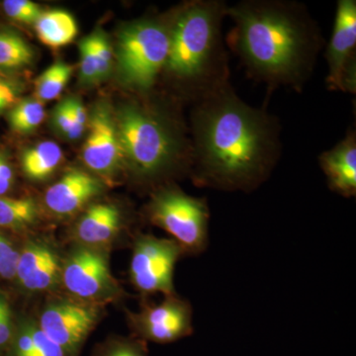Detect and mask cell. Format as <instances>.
<instances>
[{
    "mask_svg": "<svg viewBox=\"0 0 356 356\" xmlns=\"http://www.w3.org/2000/svg\"><path fill=\"white\" fill-rule=\"evenodd\" d=\"M191 127V173L199 187L248 193L280 161L277 118L243 102L229 83L196 102Z\"/></svg>",
    "mask_w": 356,
    "mask_h": 356,
    "instance_id": "6da1fadb",
    "label": "cell"
},
{
    "mask_svg": "<svg viewBox=\"0 0 356 356\" xmlns=\"http://www.w3.org/2000/svg\"><path fill=\"white\" fill-rule=\"evenodd\" d=\"M234 26L228 43L248 76L268 88L301 91L324 44L322 31L304 4L243 0L228 6Z\"/></svg>",
    "mask_w": 356,
    "mask_h": 356,
    "instance_id": "7a4b0ae2",
    "label": "cell"
},
{
    "mask_svg": "<svg viewBox=\"0 0 356 356\" xmlns=\"http://www.w3.org/2000/svg\"><path fill=\"white\" fill-rule=\"evenodd\" d=\"M227 9L221 0H195L180 7L173 23L163 72L195 102L229 83L222 31Z\"/></svg>",
    "mask_w": 356,
    "mask_h": 356,
    "instance_id": "3957f363",
    "label": "cell"
},
{
    "mask_svg": "<svg viewBox=\"0 0 356 356\" xmlns=\"http://www.w3.org/2000/svg\"><path fill=\"white\" fill-rule=\"evenodd\" d=\"M124 163L143 182H154L184 170L191 172V140L165 115L125 104L115 118Z\"/></svg>",
    "mask_w": 356,
    "mask_h": 356,
    "instance_id": "277c9868",
    "label": "cell"
},
{
    "mask_svg": "<svg viewBox=\"0 0 356 356\" xmlns=\"http://www.w3.org/2000/svg\"><path fill=\"white\" fill-rule=\"evenodd\" d=\"M178 10L168 21L146 18L122 28L117 41V72L126 88L140 92L154 88L165 70Z\"/></svg>",
    "mask_w": 356,
    "mask_h": 356,
    "instance_id": "5b68a950",
    "label": "cell"
},
{
    "mask_svg": "<svg viewBox=\"0 0 356 356\" xmlns=\"http://www.w3.org/2000/svg\"><path fill=\"white\" fill-rule=\"evenodd\" d=\"M146 213L149 222L172 236L184 255H200L207 250L210 209L205 198L168 184L154 192Z\"/></svg>",
    "mask_w": 356,
    "mask_h": 356,
    "instance_id": "8992f818",
    "label": "cell"
},
{
    "mask_svg": "<svg viewBox=\"0 0 356 356\" xmlns=\"http://www.w3.org/2000/svg\"><path fill=\"white\" fill-rule=\"evenodd\" d=\"M105 250L77 245L63 261L62 285L74 299L102 307L123 298Z\"/></svg>",
    "mask_w": 356,
    "mask_h": 356,
    "instance_id": "52a82bcc",
    "label": "cell"
},
{
    "mask_svg": "<svg viewBox=\"0 0 356 356\" xmlns=\"http://www.w3.org/2000/svg\"><path fill=\"white\" fill-rule=\"evenodd\" d=\"M184 252L172 238L139 234L133 243L130 275L134 288L143 296L177 294L175 269Z\"/></svg>",
    "mask_w": 356,
    "mask_h": 356,
    "instance_id": "ba28073f",
    "label": "cell"
},
{
    "mask_svg": "<svg viewBox=\"0 0 356 356\" xmlns=\"http://www.w3.org/2000/svg\"><path fill=\"white\" fill-rule=\"evenodd\" d=\"M102 307L79 300L51 302L40 314L39 327L67 356H79L102 317Z\"/></svg>",
    "mask_w": 356,
    "mask_h": 356,
    "instance_id": "9c48e42d",
    "label": "cell"
},
{
    "mask_svg": "<svg viewBox=\"0 0 356 356\" xmlns=\"http://www.w3.org/2000/svg\"><path fill=\"white\" fill-rule=\"evenodd\" d=\"M127 318L133 337L146 343H175L194 332L191 303L177 294L159 304H145L139 312L128 311Z\"/></svg>",
    "mask_w": 356,
    "mask_h": 356,
    "instance_id": "30bf717a",
    "label": "cell"
},
{
    "mask_svg": "<svg viewBox=\"0 0 356 356\" xmlns=\"http://www.w3.org/2000/svg\"><path fill=\"white\" fill-rule=\"evenodd\" d=\"M356 1L339 0L331 40L325 51L327 86L332 91L355 95Z\"/></svg>",
    "mask_w": 356,
    "mask_h": 356,
    "instance_id": "8fae6325",
    "label": "cell"
},
{
    "mask_svg": "<svg viewBox=\"0 0 356 356\" xmlns=\"http://www.w3.org/2000/svg\"><path fill=\"white\" fill-rule=\"evenodd\" d=\"M63 261L50 242L28 241L20 250L14 280L27 293L53 291L62 284Z\"/></svg>",
    "mask_w": 356,
    "mask_h": 356,
    "instance_id": "7c38bea8",
    "label": "cell"
},
{
    "mask_svg": "<svg viewBox=\"0 0 356 356\" xmlns=\"http://www.w3.org/2000/svg\"><path fill=\"white\" fill-rule=\"evenodd\" d=\"M83 159L88 168L102 177L116 175L123 163L116 123L106 105H99L92 113Z\"/></svg>",
    "mask_w": 356,
    "mask_h": 356,
    "instance_id": "4fadbf2b",
    "label": "cell"
},
{
    "mask_svg": "<svg viewBox=\"0 0 356 356\" xmlns=\"http://www.w3.org/2000/svg\"><path fill=\"white\" fill-rule=\"evenodd\" d=\"M103 188L99 178L83 170H72L47 189L44 205L57 216H72L100 195Z\"/></svg>",
    "mask_w": 356,
    "mask_h": 356,
    "instance_id": "5bb4252c",
    "label": "cell"
},
{
    "mask_svg": "<svg viewBox=\"0 0 356 356\" xmlns=\"http://www.w3.org/2000/svg\"><path fill=\"white\" fill-rule=\"evenodd\" d=\"M123 226V212L118 205L92 204L77 221L74 236L79 245L105 250L119 236Z\"/></svg>",
    "mask_w": 356,
    "mask_h": 356,
    "instance_id": "9a60e30c",
    "label": "cell"
},
{
    "mask_svg": "<svg viewBox=\"0 0 356 356\" xmlns=\"http://www.w3.org/2000/svg\"><path fill=\"white\" fill-rule=\"evenodd\" d=\"M327 186L344 198L356 196V134L348 131L336 146L318 156Z\"/></svg>",
    "mask_w": 356,
    "mask_h": 356,
    "instance_id": "2e32d148",
    "label": "cell"
},
{
    "mask_svg": "<svg viewBox=\"0 0 356 356\" xmlns=\"http://www.w3.org/2000/svg\"><path fill=\"white\" fill-rule=\"evenodd\" d=\"M7 356H67L64 350L49 339L37 320H24L15 327Z\"/></svg>",
    "mask_w": 356,
    "mask_h": 356,
    "instance_id": "e0dca14e",
    "label": "cell"
},
{
    "mask_svg": "<svg viewBox=\"0 0 356 356\" xmlns=\"http://www.w3.org/2000/svg\"><path fill=\"white\" fill-rule=\"evenodd\" d=\"M37 36L49 48L60 49L76 39L77 24L72 14L63 10L42 13L35 23Z\"/></svg>",
    "mask_w": 356,
    "mask_h": 356,
    "instance_id": "ac0fdd59",
    "label": "cell"
},
{
    "mask_svg": "<svg viewBox=\"0 0 356 356\" xmlns=\"http://www.w3.org/2000/svg\"><path fill=\"white\" fill-rule=\"evenodd\" d=\"M63 161V152L56 143L46 140L26 149L22 156V170L33 181H43L51 177Z\"/></svg>",
    "mask_w": 356,
    "mask_h": 356,
    "instance_id": "d6986e66",
    "label": "cell"
},
{
    "mask_svg": "<svg viewBox=\"0 0 356 356\" xmlns=\"http://www.w3.org/2000/svg\"><path fill=\"white\" fill-rule=\"evenodd\" d=\"M39 219V208L31 198L0 197V227L24 231Z\"/></svg>",
    "mask_w": 356,
    "mask_h": 356,
    "instance_id": "ffe728a7",
    "label": "cell"
},
{
    "mask_svg": "<svg viewBox=\"0 0 356 356\" xmlns=\"http://www.w3.org/2000/svg\"><path fill=\"white\" fill-rule=\"evenodd\" d=\"M33 58L34 51L24 39L14 33L0 32V69H22Z\"/></svg>",
    "mask_w": 356,
    "mask_h": 356,
    "instance_id": "44dd1931",
    "label": "cell"
},
{
    "mask_svg": "<svg viewBox=\"0 0 356 356\" xmlns=\"http://www.w3.org/2000/svg\"><path fill=\"white\" fill-rule=\"evenodd\" d=\"M74 67L57 62L50 65L36 81V95L40 102L56 99L69 83Z\"/></svg>",
    "mask_w": 356,
    "mask_h": 356,
    "instance_id": "7402d4cb",
    "label": "cell"
},
{
    "mask_svg": "<svg viewBox=\"0 0 356 356\" xmlns=\"http://www.w3.org/2000/svg\"><path fill=\"white\" fill-rule=\"evenodd\" d=\"M46 112L44 105L37 99H25L14 106L9 113V124L14 132L31 133L41 125Z\"/></svg>",
    "mask_w": 356,
    "mask_h": 356,
    "instance_id": "603a6c76",
    "label": "cell"
},
{
    "mask_svg": "<svg viewBox=\"0 0 356 356\" xmlns=\"http://www.w3.org/2000/svg\"><path fill=\"white\" fill-rule=\"evenodd\" d=\"M92 356H149L146 341L135 337H110L96 344Z\"/></svg>",
    "mask_w": 356,
    "mask_h": 356,
    "instance_id": "cb8c5ba5",
    "label": "cell"
},
{
    "mask_svg": "<svg viewBox=\"0 0 356 356\" xmlns=\"http://www.w3.org/2000/svg\"><path fill=\"white\" fill-rule=\"evenodd\" d=\"M96 67H97L98 81L106 79L112 67V49L106 35L102 30H96L89 35Z\"/></svg>",
    "mask_w": 356,
    "mask_h": 356,
    "instance_id": "d4e9b609",
    "label": "cell"
},
{
    "mask_svg": "<svg viewBox=\"0 0 356 356\" xmlns=\"http://www.w3.org/2000/svg\"><path fill=\"white\" fill-rule=\"evenodd\" d=\"M3 9L4 13L11 19L25 24L36 23L43 13L38 4L29 0H6L3 2Z\"/></svg>",
    "mask_w": 356,
    "mask_h": 356,
    "instance_id": "484cf974",
    "label": "cell"
},
{
    "mask_svg": "<svg viewBox=\"0 0 356 356\" xmlns=\"http://www.w3.org/2000/svg\"><path fill=\"white\" fill-rule=\"evenodd\" d=\"M53 121L54 125H55L58 132L69 140L79 139V138L83 136L84 131H86V129L77 125L76 121L72 118L65 100L56 107L55 112H54Z\"/></svg>",
    "mask_w": 356,
    "mask_h": 356,
    "instance_id": "4316f807",
    "label": "cell"
},
{
    "mask_svg": "<svg viewBox=\"0 0 356 356\" xmlns=\"http://www.w3.org/2000/svg\"><path fill=\"white\" fill-rule=\"evenodd\" d=\"M19 254L20 250L14 247L13 242L0 233V277L3 280L15 278Z\"/></svg>",
    "mask_w": 356,
    "mask_h": 356,
    "instance_id": "83f0119b",
    "label": "cell"
},
{
    "mask_svg": "<svg viewBox=\"0 0 356 356\" xmlns=\"http://www.w3.org/2000/svg\"><path fill=\"white\" fill-rule=\"evenodd\" d=\"M81 53V81L83 84L98 83L97 67L89 37L79 44Z\"/></svg>",
    "mask_w": 356,
    "mask_h": 356,
    "instance_id": "f1b7e54d",
    "label": "cell"
},
{
    "mask_svg": "<svg viewBox=\"0 0 356 356\" xmlns=\"http://www.w3.org/2000/svg\"><path fill=\"white\" fill-rule=\"evenodd\" d=\"M15 331L10 306L3 296L0 299V355L7 350Z\"/></svg>",
    "mask_w": 356,
    "mask_h": 356,
    "instance_id": "f546056e",
    "label": "cell"
},
{
    "mask_svg": "<svg viewBox=\"0 0 356 356\" xmlns=\"http://www.w3.org/2000/svg\"><path fill=\"white\" fill-rule=\"evenodd\" d=\"M18 89L10 81L0 79V115L13 106L17 99Z\"/></svg>",
    "mask_w": 356,
    "mask_h": 356,
    "instance_id": "4dcf8cb0",
    "label": "cell"
},
{
    "mask_svg": "<svg viewBox=\"0 0 356 356\" xmlns=\"http://www.w3.org/2000/svg\"><path fill=\"white\" fill-rule=\"evenodd\" d=\"M14 180L13 170L3 156H0V197L10 191Z\"/></svg>",
    "mask_w": 356,
    "mask_h": 356,
    "instance_id": "1f68e13d",
    "label": "cell"
},
{
    "mask_svg": "<svg viewBox=\"0 0 356 356\" xmlns=\"http://www.w3.org/2000/svg\"><path fill=\"white\" fill-rule=\"evenodd\" d=\"M65 102H67L70 114H72V118L76 121L77 125L86 129V124H88V112H86V107L83 106V103L74 97L67 98Z\"/></svg>",
    "mask_w": 356,
    "mask_h": 356,
    "instance_id": "d6a6232c",
    "label": "cell"
},
{
    "mask_svg": "<svg viewBox=\"0 0 356 356\" xmlns=\"http://www.w3.org/2000/svg\"><path fill=\"white\" fill-rule=\"evenodd\" d=\"M1 297H2V295H1V294H0V299H1Z\"/></svg>",
    "mask_w": 356,
    "mask_h": 356,
    "instance_id": "836d02e7",
    "label": "cell"
}]
</instances>
